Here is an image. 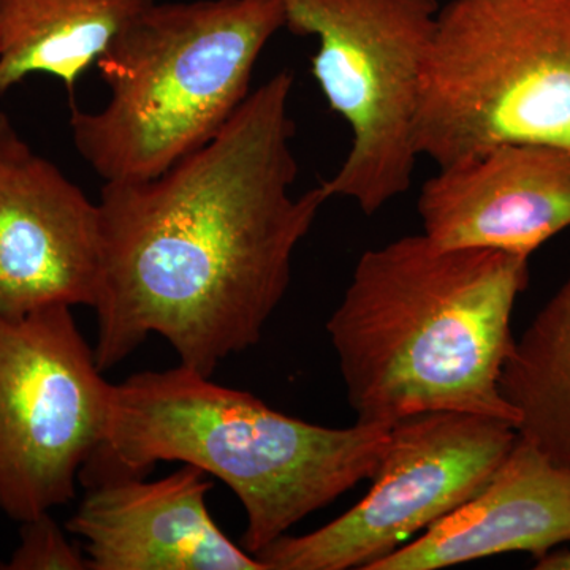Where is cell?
<instances>
[{
  "instance_id": "obj_1",
  "label": "cell",
  "mask_w": 570,
  "mask_h": 570,
  "mask_svg": "<svg viewBox=\"0 0 570 570\" xmlns=\"http://www.w3.org/2000/svg\"><path fill=\"white\" fill-rule=\"evenodd\" d=\"M294 73L249 94L212 141L145 181L105 183L97 363L156 335L204 376L255 346L291 285L296 247L330 198L294 195Z\"/></svg>"
},
{
  "instance_id": "obj_2",
  "label": "cell",
  "mask_w": 570,
  "mask_h": 570,
  "mask_svg": "<svg viewBox=\"0 0 570 570\" xmlns=\"http://www.w3.org/2000/svg\"><path fill=\"white\" fill-rule=\"evenodd\" d=\"M530 257L442 247L425 234L366 250L326 330L356 422L425 412L517 415L499 389Z\"/></svg>"
},
{
  "instance_id": "obj_3",
  "label": "cell",
  "mask_w": 570,
  "mask_h": 570,
  "mask_svg": "<svg viewBox=\"0 0 570 570\" xmlns=\"http://www.w3.org/2000/svg\"><path fill=\"white\" fill-rule=\"evenodd\" d=\"M392 426L316 425L261 397L179 365L134 374L112 387L102 448L82 469L86 485L145 478L160 461L223 480L246 512L245 549L261 553L311 513L376 472Z\"/></svg>"
},
{
  "instance_id": "obj_4",
  "label": "cell",
  "mask_w": 570,
  "mask_h": 570,
  "mask_svg": "<svg viewBox=\"0 0 570 570\" xmlns=\"http://www.w3.org/2000/svg\"><path fill=\"white\" fill-rule=\"evenodd\" d=\"M279 0L154 3L97 61L107 104H71L75 148L105 183L145 181L213 140L249 97L284 29Z\"/></svg>"
},
{
  "instance_id": "obj_5",
  "label": "cell",
  "mask_w": 570,
  "mask_h": 570,
  "mask_svg": "<svg viewBox=\"0 0 570 570\" xmlns=\"http://www.w3.org/2000/svg\"><path fill=\"white\" fill-rule=\"evenodd\" d=\"M415 142L439 168L508 142L570 149V0L441 6Z\"/></svg>"
},
{
  "instance_id": "obj_6",
  "label": "cell",
  "mask_w": 570,
  "mask_h": 570,
  "mask_svg": "<svg viewBox=\"0 0 570 570\" xmlns=\"http://www.w3.org/2000/svg\"><path fill=\"white\" fill-rule=\"evenodd\" d=\"M285 26L316 37L313 75L351 127L346 159L321 183L373 216L406 194L420 154V85L433 43L438 0H279Z\"/></svg>"
},
{
  "instance_id": "obj_7",
  "label": "cell",
  "mask_w": 570,
  "mask_h": 570,
  "mask_svg": "<svg viewBox=\"0 0 570 570\" xmlns=\"http://www.w3.org/2000/svg\"><path fill=\"white\" fill-rule=\"evenodd\" d=\"M112 387L71 307L0 314V509L10 519L73 499L102 448Z\"/></svg>"
},
{
  "instance_id": "obj_8",
  "label": "cell",
  "mask_w": 570,
  "mask_h": 570,
  "mask_svg": "<svg viewBox=\"0 0 570 570\" xmlns=\"http://www.w3.org/2000/svg\"><path fill=\"white\" fill-rule=\"evenodd\" d=\"M519 439L505 420L438 411L392 425L365 498L325 527L255 554L266 570L370 569L474 498Z\"/></svg>"
},
{
  "instance_id": "obj_9",
  "label": "cell",
  "mask_w": 570,
  "mask_h": 570,
  "mask_svg": "<svg viewBox=\"0 0 570 570\" xmlns=\"http://www.w3.org/2000/svg\"><path fill=\"white\" fill-rule=\"evenodd\" d=\"M100 273L99 204L33 153L0 112V314L94 307Z\"/></svg>"
},
{
  "instance_id": "obj_10",
  "label": "cell",
  "mask_w": 570,
  "mask_h": 570,
  "mask_svg": "<svg viewBox=\"0 0 570 570\" xmlns=\"http://www.w3.org/2000/svg\"><path fill=\"white\" fill-rule=\"evenodd\" d=\"M417 212L439 246L531 257L570 227V149L508 142L439 168Z\"/></svg>"
},
{
  "instance_id": "obj_11",
  "label": "cell",
  "mask_w": 570,
  "mask_h": 570,
  "mask_svg": "<svg viewBox=\"0 0 570 570\" xmlns=\"http://www.w3.org/2000/svg\"><path fill=\"white\" fill-rule=\"evenodd\" d=\"M212 489L190 464L153 482L100 480L66 530L85 542L89 570H266L217 527L208 509Z\"/></svg>"
},
{
  "instance_id": "obj_12",
  "label": "cell",
  "mask_w": 570,
  "mask_h": 570,
  "mask_svg": "<svg viewBox=\"0 0 570 570\" xmlns=\"http://www.w3.org/2000/svg\"><path fill=\"white\" fill-rule=\"evenodd\" d=\"M570 546V469L517 439L483 489L367 570H436Z\"/></svg>"
},
{
  "instance_id": "obj_13",
  "label": "cell",
  "mask_w": 570,
  "mask_h": 570,
  "mask_svg": "<svg viewBox=\"0 0 570 570\" xmlns=\"http://www.w3.org/2000/svg\"><path fill=\"white\" fill-rule=\"evenodd\" d=\"M156 0H0V94L32 73L73 97L85 70Z\"/></svg>"
},
{
  "instance_id": "obj_14",
  "label": "cell",
  "mask_w": 570,
  "mask_h": 570,
  "mask_svg": "<svg viewBox=\"0 0 570 570\" xmlns=\"http://www.w3.org/2000/svg\"><path fill=\"white\" fill-rule=\"evenodd\" d=\"M499 389L519 436L570 469V273L513 341Z\"/></svg>"
},
{
  "instance_id": "obj_15",
  "label": "cell",
  "mask_w": 570,
  "mask_h": 570,
  "mask_svg": "<svg viewBox=\"0 0 570 570\" xmlns=\"http://www.w3.org/2000/svg\"><path fill=\"white\" fill-rule=\"evenodd\" d=\"M3 570H89L85 550L75 546L51 512L21 523V539Z\"/></svg>"
},
{
  "instance_id": "obj_16",
  "label": "cell",
  "mask_w": 570,
  "mask_h": 570,
  "mask_svg": "<svg viewBox=\"0 0 570 570\" xmlns=\"http://www.w3.org/2000/svg\"><path fill=\"white\" fill-rule=\"evenodd\" d=\"M534 569L538 570H570V547H560L542 557L535 558Z\"/></svg>"
}]
</instances>
